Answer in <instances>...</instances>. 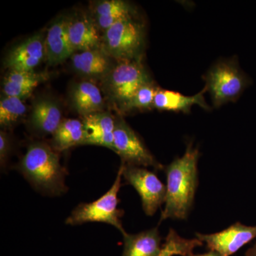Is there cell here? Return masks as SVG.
<instances>
[{
  "label": "cell",
  "mask_w": 256,
  "mask_h": 256,
  "mask_svg": "<svg viewBox=\"0 0 256 256\" xmlns=\"http://www.w3.org/2000/svg\"><path fill=\"white\" fill-rule=\"evenodd\" d=\"M198 158L200 151L190 143L184 156L176 158L165 169L166 201L160 222L166 218L184 220L188 218L198 188Z\"/></svg>",
  "instance_id": "6da1fadb"
},
{
  "label": "cell",
  "mask_w": 256,
  "mask_h": 256,
  "mask_svg": "<svg viewBox=\"0 0 256 256\" xmlns=\"http://www.w3.org/2000/svg\"><path fill=\"white\" fill-rule=\"evenodd\" d=\"M20 170L38 190L52 194L66 190L65 170L60 165V156L44 143L30 144L22 160Z\"/></svg>",
  "instance_id": "7a4b0ae2"
},
{
  "label": "cell",
  "mask_w": 256,
  "mask_h": 256,
  "mask_svg": "<svg viewBox=\"0 0 256 256\" xmlns=\"http://www.w3.org/2000/svg\"><path fill=\"white\" fill-rule=\"evenodd\" d=\"M144 37V25L130 16L104 32L100 48L118 62L141 60Z\"/></svg>",
  "instance_id": "3957f363"
},
{
  "label": "cell",
  "mask_w": 256,
  "mask_h": 256,
  "mask_svg": "<svg viewBox=\"0 0 256 256\" xmlns=\"http://www.w3.org/2000/svg\"><path fill=\"white\" fill-rule=\"evenodd\" d=\"M122 178V166L121 165L117 178L114 184L105 194L96 201L88 204H82L72 212L66 220L68 225L75 226L87 222H101L114 226L118 229L122 235L126 234L122 226L121 218L124 212L119 210L118 193Z\"/></svg>",
  "instance_id": "277c9868"
},
{
  "label": "cell",
  "mask_w": 256,
  "mask_h": 256,
  "mask_svg": "<svg viewBox=\"0 0 256 256\" xmlns=\"http://www.w3.org/2000/svg\"><path fill=\"white\" fill-rule=\"evenodd\" d=\"M204 80L214 108L236 100L247 85L238 64L232 60L217 62L205 76Z\"/></svg>",
  "instance_id": "5b68a950"
},
{
  "label": "cell",
  "mask_w": 256,
  "mask_h": 256,
  "mask_svg": "<svg viewBox=\"0 0 256 256\" xmlns=\"http://www.w3.org/2000/svg\"><path fill=\"white\" fill-rule=\"evenodd\" d=\"M105 77L106 90L121 108L140 88L152 82L141 60L118 62Z\"/></svg>",
  "instance_id": "8992f818"
},
{
  "label": "cell",
  "mask_w": 256,
  "mask_h": 256,
  "mask_svg": "<svg viewBox=\"0 0 256 256\" xmlns=\"http://www.w3.org/2000/svg\"><path fill=\"white\" fill-rule=\"evenodd\" d=\"M122 166V178L139 194L144 213L154 215L166 201V186L154 173L146 168L124 163Z\"/></svg>",
  "instance_id": "52a82bcc"
},
{
  "label": "cell",
  "mask_w": 256,
  "mask_h": 256,
  "mask_svg": "<svg viewBox=\"0 0 256 256\" xmlns=\"http://www.w3.org/2000/svg\"><path fill=\"white\" fill-rule=\"evenodd\" d=\"M112 150L120 156L124 164L152 166L156 170L163 168L136 132L122 118L116 120Z\"/></svg>",
  "instance_id": "ba28073f"
},
{
  "label": "cell",
  "mask_w": 256,
  "mask_h": 256,
  "mask_svg": "<svg viewBox=\"0 0 256 256\" xmlns=\"http://www.w3.org/2000/svg\"><path fill=\"white\" fill-rule=\"evenodd\" d=\"M196 236L210 250L222 256H230L256 238V226H248L237 222L218 233H197Z\"/></svg>",
  "instance_id": "9c48e42d"
},
{
  "label": "cell",
  "mask_w": 256,
  "mask_h": 256,
  "mask_svg": "<svg viewBox=\"0 0 256 256\" xmlns=\"http://www.w3.org/2000/svg\"><path fill=\"white\" fill-rule=\"evenodd\" d=\"M44 40L36 34L22 42L8 54L5 66L10 70L33 72L45 58Z\"/></svg>",
  "instance_id": "30bf717a"
},
{
  "label": "cell",
  "mask_w": 256,
  "mask_h": 256,
  "mask_svg": "<svg viewBox=\"0 0 256 256\" xmlns=\"http://www.w3.org/2000/svg\"><path fill=\"white\" fill-rule=\"evenodd\" d=\"M68 20L60 18L48 28L44 40L45 60L50 65L63 63L75 54L68 34Z\"/></svg>",
  "instance_id": "8fae6325"
},
{
  "label": "cell",
  "mask_w": 256,
  "mask_h": 256,
  "mask_svg": "<svg viewBox=\"0 0 256 256\" xmlns=\"http://www.w3.org/2000/svg\"><path fill=\"white\" fill-rule=\"evenodd\" d=\"M84 128L82 144L114 148L116 120L112 114L107 112H98L84 116Z\"/></svg>",
  "instance_id": "7c38bea8"
},
{
  "label": "cell",
  "mask_w": 256,
  "mask_h": 256,
  "mask_svg": "<svg viewBox=\"0 0 256 256\" xmlns=\"http://www.w3.org/2000/svg\"><path fill=\"white\" fill-rule=\"evenodd\" d=\"M69 40L76 52L100 48L102 37L99 35L98 26L86 16H77L68 20Z\"/></svg>",
  "instance_id": "4fadbf2b"
},
{
  "label": "cell",
  "mask_w": 256,
  "mask_h": 256,
  "mask_svg": "<svg viewBox=\"0 0 256 256\" xmlns=\"http://www.w3.org/2000/svg\"><path fill=\"white\" fill-rule=\"evenodd\" d=\"M206 87L201 92L192 96H186L180 92L158 88L154 97L153 108L160 110L182 112L188 114L194 106H198L206 110L210 108L205 100Z\"/></svg>",
  "instance_id": "5bb4252c"
},
{
  "label": "cell",
  "mask_w": 256,
  "mask_h": 256,
  "mask_svg": "<svg viewBox=\"0 0 256 256\" xmlns=\"http://www.w3.org/2000/svg\"><path fill=\"white\" fill-rule=\"evenodd\" d=\"M124 250L122 256H159L161 238L158 228L137 234H124Z\"/></svg>",
  "instance_id": "9a60e30c"
},
{
  "label": "cell",
  "mask_w": 256,
  "mask_h": 256,
  "mask_svg": "<svg viewBox=\"0 0 256 256\" xmlns=\"http://www.w3.org/2000/svg\"><path fill=\"white\" fill-rule=\"evenodd\" d=\"M62 121V110L54 100L42 98L34 104L31 124L38 132L54 134Z\"/></svg>",
  "instance_id": "2e32d148"
},
{
  "label": "cell",
  "mask_w": 256,
  "mask_h": 256,
  "mask_svg": "<svg viewBox=\"0 0 256 256\" xmlns=\"http://www.w3.org/2000/svg\"><path fill=\"white\" fill-rule=\"evenodd\" d=\"M43 74L34 72L10 70L3 82L2 92L5 96L25 98L46 78Z\"/></svg>",
  "instance_id": "e0dca14e"
},
{
  "label": "cell",
  "mask_w": 256,
  "mask_h": 256,
  "mask_svg": "<svg viewBox=\"0 0 256 256\" xmlns=\"http://www.w3.org/2000/svg\"><path fill=\"white\" fill-rule=\"evenodd\" d=\"M72 60L74 69L88 76H106L112 69L110 57L101 48L75 53Z\"/></svg>",
  "instance_id": "ac0fdd59"
},
{
  "label": "cell",
  "mask_w": 256,
  "mask_h": 256,
  "mask_svg": "<svg viewBox=\"0 0 256 256\" xmlns=\"http://www.w3.org/2000/svg\"><path fill=\"white\" fill-rule=\"evenodd\" d=\"M94 14L98 28L105 32L121 20L132 16V9L122 0H104L96 4Z\"/></svg>",
  "instance_id": "d6986e66"
},
{
  "label": "cell",
  "mask_w": 256,
  "mask_h": 256,
  "mask_svg": "<svg viewBox=\"0 0 256 256\" xmlns=\"http://www.w3.org/2000/svg\"><path fill=\"white\" fill-rule=\"evenodd\" d=\"M72 102L76 110L82 116L102 112L104 98L95 84L82 82L76 86L72 92Z\"/></svg>",
  "instance_id": "ffe728a7"
},
{
  "label": "cell",
  "mask_w": 256,
  "mask_h": 256,
  "mask_svg": "<svg viewBox=\"0 0 256 256\" xmlns=\"http://www.w3.org/2000/svg\"><path fill=\"white\" fill-rule=\"evenodd\" d=\"M84 140V124L77 119L64 120L53 134V146L57 151L80 146Z\"/></svg>",
  "instance_id": "44dd1931"
},
{
  "label": "cell",
  "mask_w": 256,
  "mask_h": 256,
  "mask_svg": "<svg viewBox=\"0 0 256 256\" xmlns=\"http://www.w3.org/2000/svg\"><path fill=\"white\" fill-rule=\"evenodd\" d=\"M203 244L198 238H184L173 229H170L159 256H190L193 254L195 248L202 246Z\"/></svg>",
  "instance_id": "7402d4cb"
},
{
  "label": "cell",
  "mask_w": 256,
  "mask_h": 256,
  "mask_svg": "<svg viewBox=\"0 0 256 256\" xmlns=\"http://www.w3.org/2000/svg\"><path fill=\"white\" fill-rule=\"evenodd\" d=\"M26 112V106L22 99L4 96L0 101V124L12 126Z\"/></svg>",
  "instance_id": "603a6c76"
},
{
  "label": "cell",
  "mask_w": 256,
  "mask_h": 256,
  "mask_svg": "<svg viewBox=\"0 0 256 256\" xmlns=\"http://www.w3.org/2000/svg\"><path fill=\"white\" fill-rule=\"evenodd\" d=\"M158 88L153 82L140 88L127 104L122 108L124 111L146 110L153 107L154 97Z\"/></svg>",
  "instance_id": "cb8c5ba5"
},
{
  "label": "cell",
  "mask_w": 256,
  "mask_h": 256,
  "mask_svg": "<svg viewBox=\"0 0 256 256\" xmlns=\"http://www.w3.org/2000/svg\"><path fill=\"white\" fill-rule=\"evenodd\" d=\"M10 140L6 132H0V162L4 165L10 151Z\"/></svg>",
  "instance_id": "d4e9b609"
},
{
  "label": "cell",
  "mask_w": 256,
  "mask_h": 256,
  "mask_svg": "<svg viewBox=\"0 0 256 256\" xmlns=\"http://www.w3.org/2000/svg\"><path fill=\"white\" fill-rule=\"evenodd\" d=\"M188 256H222L220 254L216 252H212V250H210V252H206V254H197V255H195V254H192V255Z\"/></svg>",
  "instance_id": "484cf974"
},
{
  "label": "cell",
  "mask_w": 256,
  "mask_h": 256,
  "mask_svg": "<svg viewBox=\"0 0 256 256\" xmlns=\"http://www.w3.org/2000/svg\"><path fill=\"white\" fill-rule=\"evenodd\" d=\"M246 256H256V244L247 250Z\"/></svg>",
  "instance_id": "4316f807"
}]
</instances>
